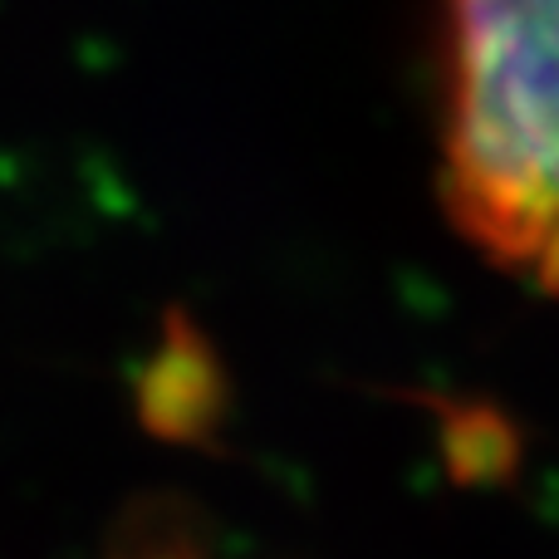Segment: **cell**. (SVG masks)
I'll use <instances>...</instances> for the list:
<instances>
[{"label": "cell", "mask_w": 559, "mask_h": 559, "mask_svg": "<svg viewBox=\"0 0 559 559\" xmlns=\"http://www.w3.org/2000/svg\"><path fill=\"white\" fill-rule=\"evenodd\" d=\"M442 202L559 295V0H442Z\"/></svg>", "instance_id": "1"}]
</instances>
